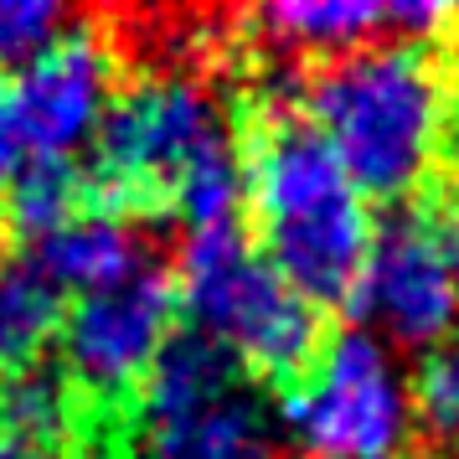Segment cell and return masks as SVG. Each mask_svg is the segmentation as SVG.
Instances as JSON below:
<instances>
[{"label": "cell", "mask_w": 459, "mask_h": 459, "mask_svg": "<svg viewBox=\"0 0 459 459\" xmlns=\"http://www.w3.org/2000/svg\"><path fill=\"white\" fill-rule=\"evenodd\" d=\"M88 196L104 212H170L186 232L228 228L243 207V160L228 104L202 73H145L119 88L93 140Z\"/></svg>", "instance_id": "1"}, {"label": "cell", "mask_w": 459, "mask_h": 459, "mask_svg": "<svg viewBox=\"0 0 459 459\" xmlns=\"http://www.w3.org/2000/svg\"><path fill=\"white\" fill-rule=\"evenodd\" d=\"M299 104L346 176L387 202L429 186L459 134L455 83L418 42H372L320 63Z\"/></svg>", "instance_id": "2"}, {"label": "cell", "mask_w": 459, "mask_h": 459, "mask_svg": "<svg viewBox=\"0 0 459 459\" xmlns=\"http://www.w3.org/2000/svg\"><path fill=\"white\" fill-rule=\"evenodd\" d=\"M258 248L310 305L356 294L377 222L372 196L356 186L305 114H269L243 160Z\"/></svg>", "instance_id": "3"}, {"label": "cell", "mask_w": 459, "mask_h": 459, "mask_svg": "<svg viewBox=\"0 0 459 459\" xmlns=\"http://www.w3.org/2000/svg\"><path fill=\"white\" fill-rule=\"evenodd\" d=\"M176 299L191 315V331L253 377L294 382L320 351L315 305L273 269L238 222L186 232Z\"/></svg>", "instance_id": "4"}, {"label": "cell", "mask_w": 459, "mask_h": 459, "mask_svg": "<svg viewBox=\"0 0 459 459\" xmlns=\"http://www.w3.org/2000/svg\"><path fill=\"white\" fill-rule=\"evenodd\" d=\"M279 423L299 459H408L413 382L372 331H341L294 377Z\"/></svg>", "instance_id": "5"}, {"label": "cell", "mask_w": 459, "mask_h": 459, "mask_svg": "<svg viewBox=\"0 0 459 459\" xmlns=\"http://www.w3.org/2000/svg\"><path fill=\"white\" fill-rule=\"evenodd\" d=\"M150 459H269L273 423L243 367L196 331L176 335L140 387Z\"/></svg>", "instance_id": "6"}, {"label": "cell", "mask_w": 459, "mask_h": 459, "mask_svg": "<svg viewBox=\"0 0 459 459\" xmlns=\"http://www.w3.org/2000/svg\"><path fill=\"white\" fill-rule=\"evenodd\" d=\"M356 310L382 346L438 351L459 331V217L434 202L403 207L372 238Z\"/></svg>", "instance_id": "7"}, {"label": "cell", "mask_w": 459, "mask_h": 459, "mask_svg": "<svg viewBox=\"0 0 459 459\" xmlns=\"http://www.w3.org/2000/svg\"><path fill=\"white\" fill-rule=\"evenodd\" d=\"M176 279L155 258L104 290L78 294L63 315L57 351H63V382L88 403H129L145 387L150 367L176 341Z\"/></svg>", "instance_id": "8"}, {"label": "cell", "mask_w": 459, "mask_h": 459, "mask_svg": "<svg viewBox=\"0 0 459 459\" xmlns=\"http://www.w3.org/2000/svg\"><path fill=\"white\" fill-rule=\"evenodd\" d=\"M119 99V63L99 31H73L42 63L0 78V119L22 150L26 176L42 166H78Z\"/></svg>", "instance_id": "9"}, {"label": "cell", "mask_w": 459, "mask_h": 459, "mask_svg": "<svg viewBox=\"0 0 459 459\" xmlns=\"http://www.w3.org/2000/svg\"><path fill=\"white\" fill-rule=\"evenodd\" d=\"M253 31L284 52H320L325 63L356 47L397 42V0H279L253 11Z\"/></svg>", "instance_id": "10"}, {"label": "cell", "mask_w": 459, "mask_h": 459, "mask_svg": "<svg viewBox=\"0 0 459 459\" xmlns=\"http://www.w3.org/2000/svg\"><path fill=\"white\" fill-rule=\"evenodd\" d=\"M26 253L73 299L88 290H104V284H114V279H125L129 269L145 264L140 232L129 228V217L104 212V207H83L73 222H63L57 232L37 238Z\"/></svg>", "instance_id": "11"}, {"label": "cell", "mask_w": 459, "mask_h": 459, "mask_svg": "<svg viewBox=\"0 0 459 459\" xmlns=\"http://www.w3.org/2000/svg\"><path fill=\"white\" fill-rule=\"evenodd\" d=\"M0 459H78V393L63 377H0Z\"/></svg>", "instance_id": "12"}, {"label": "cell", "mask_w": 459, "mask_h": 459, "mask_svg": "<svg viewBox=\"0 0 459 459\" xmlns=\"http://www.w3.org/2000/svg\"><path fill=\"white\" fill-rule=\"evenodd\" d=\"M63 299L67 294L31 264V253L0 258V377L37 367V356L63 331Z\"/></svg>", "instance_id": "13"}, {"label": "cell", "mask_w": 459, "mask_h": 459, "mask_svg": "<svg viewBox=\"0 0 459 459\" xmlns=\"http://www.w3.org/2000/svg\"><path fill=\"white\" fill-rule=\"evenodd\" d=\"M83 207H93V196H88V170L78 166H42L22 176L11 196H5V217H11V228L22 232V238H47V232H57L63 222H73Z\"/></svg>", "instance_id": "14"}, {"label": "cell", "mask_w": 459, "mask_h": 459, "mask_svg": "<svg viewBox=\"0 0 459 459\" xmlns=\"http://www.w3.org/2000/svg\"><path fill=\"white\" fill-rule=\"evenodd\" d=\"M78 31V16L57 0H0V78L42 63Z\"/></svg>", "instance_id": "15"}, {"label": "cell", "mask_w": 459, "mask_h": 459, "mask_svg": "<svg viewBox=\"0 0 459 459\" xmlns=\"http://www.w3.org/2000/svg\"><path fill=\"white\" fill-rule=\"evenodd\" d=\"M413 413L434 438L459 449V341L423 356L413 377Z\"/></svg>", "instance_id": "16"}, {"label": "cell", "mask_w": 459, "mask_h": 459, "mask_svg": "<svg viewBox=\"0 0 459 459\" xmlns=\"http://www.w3.org/2000/svg\"><path fill=\"white\" fill-rule=\"evenodd\" d=\"M455 52H459V16H455Z\"/></svg>", "instance_id": "17"}, {"label": "cell", "mask_w": 459, "mask_h": 459, "mask_svg": "<svg viewBox=\"0 0 459 459\" xmlns=\"http://www.w3.org/2000/svg\"><path fill=\"white\" fill-rule=\"evenodd\" d=\"M455 459H459V455H455Z\"/></svg>", "instance_id": "18"}]
</instances>
